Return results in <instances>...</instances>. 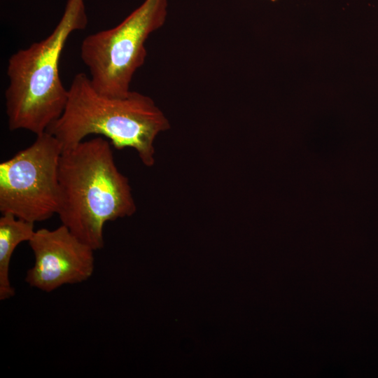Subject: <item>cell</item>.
<instances>
[{
    "label": "cell",
    "mask_w": 378,
    "mask_h": 378,
    "mask_svg": "<svg viewBox=\"0 0 378 378\" xmlns=\"http://www.w3.org/2000/svg\"><path fill=\"white\" fill-rule=\"evenodd\" d=\"M271 1H276V0H271Z\"/></svg>",
    "instance_id": "8"
},
{
    "label": "cell",
    "mask_w": 378,
    "mask_h": 378,
    "mask_svg": "<svg viewBox=\"0 0 378 378\" xmlns=\"http://www.w3.org/2000/svg\"><path fill=\"white\" fill-rule=\"evenodd\" d=\"M34 263L25 281L50 293L66 284L87 281L94 270V250L76 237L65 225L35 231L28 241Z\"/></svg>",
    "instance_id": "6"
},
{
    "label": "cell",
    "mask_w": 378,
    "mask_h": 378,
    "mask_svg": "<svg viewBox=\"0 0 378 378\" xmlns=\"http://www.w3.org/2000/svg\"><path fill=\"white\" fill-rule=\"evenodd\" d=\"M34 223L18 218L10 214L0 218V300L15 295V289L9 278L10 262L16 247L29 241L34 232Z\"/></svg>",
    "instance_id": "7"
},
{
    "label": "cell",
    "mask_w": 378,
    "mask_h": 378,
    "mask_svg": "<svg viewBox=\"0 0 378 378\" xmlns=\"http://www.w3.org/2000/svg\"><path fill=\"white\" fill-rule=\"evenodd\" d=\"M87 24L84 0H68L48 36L10 57L6 69L9 83L5 92L9 130H26L38 135L61 116L68 89L59 76L60 56L70 34Z\"/></svg>",
    "instance_id": "3"
},
{
    "label": "cell",
    "mask_w": 378,
    "mask_h": 378,
    "mask_svg": "<svg viewBox=\"0 0 378 378\" xmlns=\"http://www.w3.org/2000/svg\"><path fill=\"white\" fill-rule=\"evenodd\" d=\"M111 142L99 136L62 150L59 161L57 215L94 251L104 246L108 221L132 215L136 205L128 179L117 168Z\"/></svg>",
    "instance_id": "1"
},
{
    "label": "cell",
    "mask_w": 378,
    "mask_h": 378,
    "mask_svg": "<svg viewBox=\"0 0 378 378\" xmlns=\"http://www.w3.org/2000/svg\"><path fill=\"white\" fill-rule=\"evenodd\" d=\"M167 0H145L117 26L87 36L80 57L94 88L110 97H124L136 71L145 62V43L167 15Z\"/></svg>",
    "instance_id": "4"
},
{
    "label": "cell",
    "mask_w": 378,
    "mask_h": 378,
    "mask_svg": "<svg viewBox=\"0 0 378 378\" xmlns=\"http://www.w3.org/2000/svg\"><path fill=\"white\" fill-rule=\"evenodd\" d=\"M169 127L168 119L150 97L134 91L124 97L102 95L89 76L79 73L68 89L64 112L46 132L58 140L62 150L97 134L118 150L134 149L141 162L152 167L155 139Z\"/></svg>",
    "instance_id": "2"
},
{
    "label": "cell",
    "mask_w": 378,
    "mask_h": 378,
    "mask_svg": "<svg viewBox=\"0 0 378 378\" xmlns=\"http://www.w3.org/2000/svg\"><path fill=\"white\" fill-rule=\"evenodd\" d=\"M62 148L45 132L27 148L0 164V211L32 223L57 214L58 167Z\"/></svg>",
    "instance_id": "5"
}]
</instances>
